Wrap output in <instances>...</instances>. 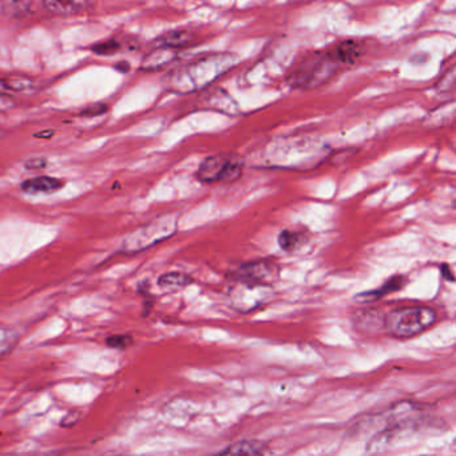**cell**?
I'll list each match as a JSON object with an SVG mask.
<instances>
[{"instance_id":"cell-17","label":"cell","mask_w":456,"mask_h":456,"mask_svg":"<svg viewBox=\"0 0 456 456\" xmlns=\"http://www.w3.org/2000/svg\"><path fill=\"white\" fill-rule=\"evenodd\" d=\"M19 340V333L12 328H0V358L12 351Z\"/></svg>"},{"instance_id":"cell-14","label":"cell","mask_w":456,"mask_h":456,"mask_svg":"<svg viewBox=\"0 0 456 456\" xmlns=\"http://www.w3.org/2000/svg\"><path fill=\"white\" fill-rule=\"evenodd\" d=\"M361 55V47L355 41L341 42L336 49V62L340 65H354Z\"/></svg>"},{"instance_id":"cell-5","label":"cell","mask_w":456,"mask_h":456,"mask_svg":"<svg viewBox=\"0 0 456 456\" xmlns=\"http://www.w3.org/2000/svg\"><path fill=\"white\" fill-rule=\"evenodd\" d=\"M244 159L236 154H216L205 158L197 170L203 183H233L242 176Z\"/></svg>"},{"instance_id":"cell-8","label":"cell","mask_w":456,"mask_h":456,"mask_svg":"<svg viewBox=\"0 0 456 456\" xmlns=\"http://www.w3.org/2000/svg\"><path fill=\"white\" fill-rule=\"evenodd\" d=\"M266 444L257 439H245L236 442L224 448L223 451L206 456H265Z\"/></svg>"},{"instance_id":"cell-9","label":"cell","mask_w":456,"mask_h":456,"mask_svg":"<svg viewBox=\"0 0 456 456\" xmlns=\"http://www.w3.org/2000/svg\"><path fill=\"white\" fill-rule=\"evenodd\" d=\"M177 51L165 49V47H157L155 50L149 52L142 63L141 69L144 71H157L161 70L162 67L173 63V60L177 58Z\"/></svg>"},{"instance_id":"cell-6","label":"cell","mask_w":456,"mask_h":456,"mask_svg":"<svg viewBox=\"0 0 456 456\" xmlns=\"http://www.w3.org/2000/svg\"><path fill=\"white\" fill-rule=\"evenodd\" d=\"M273 297L272 286L257 285L237 281V285L230 290L231 304L240 312H251L255 308L268 303Z\"/></svg>"},{"instance_id":"cell-22","label":"cell","mask_w":456,"mask_h":456,"mask_svg":"<svg viewBox=\"0 0 456 456\" xmlns=\"http://www.w3.org/2000/svg\"><path fill=\"white\" fill-rule=\"evenodd\" d=\"M79 418H80L79 412H70V413H67L65 416V419L62 420L60 426L62 427H73L74 424H76V422L79 420Z\"/></svg>"},{"instance_id":"cell-18","label":"cell","mask_w":456,"mask_h":456,"mask_svg":"<svg viewBox=\"0 0 456 456\" xmlns=\"http://www.w3.org/2000/svg\"><path fill=\"white\" fill-rule=\"evenodd\" d=\"M133 344V337L130 334H114L106 339V345L113 350H126Z\"/></svg>"},{"instance_id":"cell-23","label":"cell","mask_w":456,"mask_h":456,"mask_svg":"<svg viewBox=\"0 0 456 456\" xmlns=\"http://www.w3.org/2000/svg\"><path fill=\"white\" fill-rule=\"evenodd\" d=\"M440 269H442V273H443V277H444V279L448 280V281H454V275H453V272H451V269H450V265L443 264Z\"/></svg>"},{"instance_id":"cell-13","label":"cell","mask_w":456,"mask_h":456,"mask_svg":"<svg viewBox=\"0 0 456 456\" xmlns=\"http://www.w3.org/2000/svg\"><path fill=\"white\" fill-rule=\"evenodd\" d=\"M193 36L187 31H170L162 35L157 41V47H165L170 50H179L190 45Z\"/></svg>"},{"instance_id":"cell-10","label":"cell","mask_w":456,"mask_h":456,"mask_svg":"<svg viewBox=\"0 0 456 456\" xmlns=\"http://www.w3.org/2000/svg\"><path fill=\"white\" fill-rule=\"evenodd\" d=\"M43 8L52 15H59V16H70V15H76L83 11H87L93 3L89 1H58V0H49L45 1Z\"/></svg>"},{"instance_id":"cell-20","label":"cell","mask_w":456,"mask_h":456,"mask_svg":"<svg viewBox=\"0 0 456 456\" xmlns=\"http://www.w3.org/2000/svg\"><path fill=\"white\" fill-rule=\"evenodd\" d=\"M107 111V106L106 104H94V106H90L87 109H84L80 115H84V117H97V115H101L103 113Z\"/></svg>"},{"instance_id":"cell-1","label":"cell","mask_w":456,"mask_h":456,"mask_svg":"<svg viewBox=\"0 0 456 456\" xmlns=\"http://www.w3.org/2000/svg\"><path fill=\"white\" fill-rule=\"evenodd\" d=\"M238 58L233 54H212L174 70L168 87L177 94H190L210 86L229 70L237 66Z\"/></svg>"},{"instance_id":"cell-7","label":"cell","mask_w":456,"mask_h":456,"mask_svg":"<svg viewBox=\"0 0 456 456\" xmlns=\"http://www.w3.org/2000/svg\"><path fill=\"white\" fill-rule=\"evenodd\" d=\"M280 265L273 260H255L247 264H242L237 272V281L257 284V285H268L279 279Z\"/></svg>"},{"instance_id":"cell-19","label":"cell","mask_w":456,"mask_h":456,"mask_svg":"<svg viewBox=\"0 0 456 456\" xmlns=\"http://www.w3.org/2000/svg\"><path fill=\"white\" fill-rule=\"evenodd\" d=\"M121 45L117 41H109L104 43H100L93 47V51L97 55H114L117 51L119 50Z\"/></svg>"},{"instance_id":"cell-4","label":"cell","mask_w":456,"mask_h":456,"mask_svg":"<svg viewBox=\"0 0 456 456\" xmlns=\"http://www.w3.org/2000/svg\"><path fill=\"white\" fill-rule=\"evenodd\" d=\"M339 63L330 55H315L305 59L289 76V83L299 89H313L324 84L334 76Z\"/></svg>"},{"instance_id":"cell-16","label":"cell","mask_w":456,"mask_h":456,"mask_svg":"<svg viewBox=\"0 0 456 456\" xmlns=\"http://www.w3.org/2000/svg\"><path fill=\"white\" fill-rule=\"evenodd\" d=\"M305 241L304 233L296 230H282L279 234L280 248L284 252H295Z\"/></svg>"},{"instance_id":"cell-21","label":"cell","mask_w":456,"mask_h":456,"mask_svg":"<svg viewBox=\"0 0 456 456\" xmlns=\"http://www.w3.org/2000/svg\"><path fill=\"white\" fill-rule=\"evenodd\" d=\"M46 165H47L46 159H42V158H34V159L27 161L25 168L30 169V170H39V169L46 168Z\"/></svg>"},{"instance_id":"cell-11","label":"cell","mask_w":456,"mask_h":456,"mask_svg":"<svg viewBox=\"0 0 456 456\" xmlns=\"http://www.w3.org/2000/svg\"><path fill=\"white\" fill-rule=\"evenodd\" d=\"M404 285V277H394V279L388 280L383 286L374 289V290H368V292H363V293H357L355 296L356 303L358 304H371L378 301L381 297H384L385 295L391 293V292H396L399 290L402 286Z\"/></svg>"},{"instance_id":"cell-15","label":"cell","mask_w":456,"mask_h":456,"mask_svg":"<svg viewBox=\"0 0 456 456\" xmlns=\"http://www.w3.org/2000/svg\"><path fill=\"white\" fill-rule=\"evenodd\" d=\"M192 282H193L192 277H189L185 273L170 272V273H165V275L159 276L158 286L162 289H168V290H177V289L187 286Z\"/></svg>"},{"instance_id":"cell-3","label":"cell","mask_w":456,"mask_h":456,"mask_svg":"<svg viewBox=\"0 0 456 456\" xmlns=\"http://www.w3.org/2000/svg\"><path fill=\"white\" fill-rule=\"evenodd\" d=\"M177 216L168 214L130 233L122 244L124 253H139L170 238L177 231Z\"/></svg>"},{"instance_id":"cell-2","label":"cell","mask_w":456,"mask_h":456,"mask_svg":"<svg viewBox=\"0 0 456 456\" xmlns=\"http://www.w3.org/2000/svg\"><path fill=\"white\" fill-rule=\"evenodd\" d=\"M436 321V312L429 306H403L384 317V330L395 339L415 337Z\"/></svg>"},{"instance_id":"cell-12","label":"cell","mask_w":456,"mask_h":456,"mask_svg":"<svg viewBox=\"0 0 456 456\" xmlns=\"http://www.w3.org/2000/svg\"><path fill=\"white\" fill-rule=\"evenodd\" d=\"M62 186H63V182L60 179L42 176V177L25 179V182L22 183V190L27 194H41V193L50 194V193L59 190Z\"/></svg>"}]
</instances>
